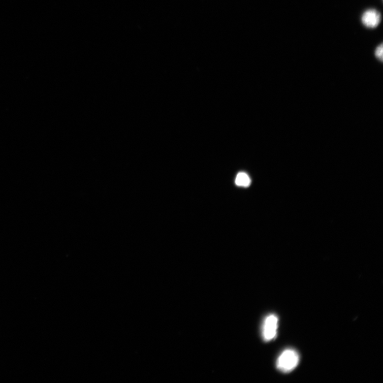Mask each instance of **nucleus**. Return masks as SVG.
Returning a JSON list of instances; mask_svg holds the SVG:
<instances>
[{
    "label": "nucleus",
    "mask_w": 383,
    "mask_h": 383,
    "mask_svg": "<svg viewBox=\"0 0 383 383\" xmlns=\"http://www.w3.org/2000/svg\"><path fill=\"white\" fill-rule=\"evenodd\" d=\"M300 357L294 349H286L278 357L277 368L284 373H289L294 370L298 365Z\"/></svg>",
    "instance_id": "f257e3e1"
},
{
    "label": "nucleus",
    "mask_w": 383,
    "mask_h": 383,
    "mask_svg": "<svg viewBox=\"0 0 383 383\" xmlns=\"http://www.w3.org/2000/svg\"><path fill=\"white\" fill-rule=\"evenodd\" d=\"M278 318L276 315H269L265 320L263 327V337L265 341H272L276 337Z\"/></svg>",
    "instance_id": "f03ea898"
},
{
    "label": "nucleus",
    "mask_w": 383,
    "mask_h": 383,
    "mask_svg": "<svg viewBox=\"0 0 383 383\" xmlns=\"http://www.w3.org/2000/svg\"><path fill=\"white\" fill-rule=\"evenodd\" d=\"M381 15L375 9H368L365 11L362 17L363 24L367 28H374L381 21Z\"/></svg>",
    "instance_id": "7ed1b4c3"
},
{
    "label": "nucleus",
    "mask_w": 383,
    "mask_h": 383,
    "mask_svg": "<svg viewBox=\"0 0 383 383\" xmlns=\"http://www.w3.org/2000/svg\"><path fill=\"white\" fill-rule=\"evenodd\" d=\"M251 179L248 175L245 173H239L236 177L235 184L242 187H248L251 184Z\"/></svg>",
    "instance_id": "20e7f679"
},
{
    "label": "nucleus",
    "mask_w": 383,
    "mask_h": 383,
    "mask_svg": "<svg viewBox=\"0 0 383 383\" xmlns=\"http://www.w3.org/2000/svg\"><path fill=\"white\" fill-rule=\"evenodd\" d=\"M382 43H381L375 50V56L380 61H382Z\"/></svg>",
    "instance_id": "39448f33"
}]
</instances>
